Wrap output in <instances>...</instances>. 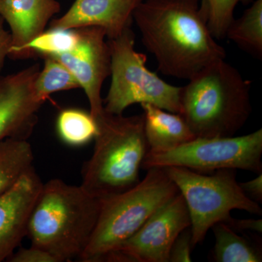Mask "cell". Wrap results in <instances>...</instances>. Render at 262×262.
<instances>
[{
	"label": "cell",
	"mask_w": 262,
	"mask_h": 262,
	"mask_svg": "<svg viewBox=\"0 0 262 262\" xmlns=\"http://www.w3.org/2000/svg\"><path fill=\"white\" fill-rule=\"evenodd\" d=\"M191 220L180 192L162 205L137 232L102 261L168 262L174 241Z\"/></svg>",
	"instance_id": "obj_9"
},
{
	"label": "cell",
	"mask_w": 262,
	"mask_h": 262,
	"mask_svg": "<svg viewBox=\"0 0 262 262\" xmlns=\"http://www.w3.org/2000/svg\"><path fill=\"white\" fill-rule=\"evenodd\" d=\"M43 184L32 168L0 194V262L7 261L27 235L31 215Z\"/></svg>",
	"instance_id": "obj_12"
},
{
	"label": "cell",
	"mask_w": 262,
	"mask_h": 262,
	"mask_svg": "<svg viewBox=\"0 0 262 262\" xmlns=\"http://www.w3.org/2000/svg\"><path fill=\"white\" fill-rule=\"evenodd\" d=\"M94 119L97 134L94 152L84 163L80 186L91 195L103 200L139 184L149 146L143 114L124 117L103 110Z\"/></svg>",
	"instance_id": "obj_4"
},
{
	"label": "cell",
	"mask_w": 262,
	"mask_h": 262,
	"mask_svg": "<svg viewBox=\"0 0 262 262\" xmlns=\"http://www.w3.org/2000/svg\"><path fill=\"white\" fill-rule=\"evenodd\" d=\"M5 20L0 15V73L4 67L5 59L9 55L12 46V36L5 29Z\"/></svg>",
	"instance_id": "obj_27"
},
{
	"label": "cell",
	"mask_w": 262,
	"mask_h": 262,
	"mask_svg": "<svg viewBox=\"0 0 262 262\" xmlns=\"http://www.w3.org/2000/svg\"><path fill=\"white\" fill-rule=\"evenodd\" d=\"M33 162L34 153L27 139H8L0 142V194L34 168Z\"/></svg>",
	"instance_id": "obj_17"
},
{
	"label": "cell",
	"mask_w": 262,
	"mask_h": 262,
	"mask_svg": "<svg viewBox=\"0 0 262 262\" xmlns=\"http://www.w3.org/2000/svg\"><path fill=\"white\" fill-rule=\"evenodd\" d=\"M215 242L211 253L215 262H261V250L246 236H241L228 225L219 222L212 227Z\"/></svg>",
	"instance_id": "obj_16"
},
{
	"label": "cell",
	"mask_w": 262,
	"mask_h": 262,
	"mask_svg": "<svg viewBox=\"0 0 262 262\" xmlns=\"http://www.w3.org/2000/svg\"><path fill=\"white\" fill-rule=\"evenodd\" d=\"M61 9L57 0H0V15L9 25L12 36L8 58L29 59L27 46L46 30Z\"/></svg>",
	"instance_id": "obj_14"
},
{
	"label": "cell",
	"mask_w": 262,
	"mask_h": 262,
	"mask_svg": "<svg viewBox=\"0 0 262 262\" xmlns=\"http://www.w3.org/2000/svg\"><path fill=\"white\" fill-rule=\"evenodd\" d=\"M101 200L60 179L43 184L27 230L32 246L57 262L79 259L94 232Z\"/></svg>",
	"instance_id": "obj_2"
},
{
	"label": "cell",
	"mask_w": 262,
	"mask_h": 262,
	"mask_svg": "<svg viewBox=\"0 0 262 262\" xmlns=\"http://www.w3.org/2000/svg\"><path fill=\"white\" fill-rule=\"evenodd\" d=\"M208 9V26L215 39L225 37L229 24L234 20V11L239 3L250 0H203Z\"/></svg>",
	"instance_id": "obj_22"
},
{
	"label": "cell",
	"mask_w": 262,
	"mask_h": 262,
	"mask_svg": "<svg viewBox=\"0 0 262 262\" xmlns=\"http://www.w3.org/2000/svg\"><path fill=\"white\" fill-rule=\"evenodd\" d=\"M77 29H51L45 30L27 46L29 58L61 54L72 51L77 46Z\"/></svg>",
	"instance_id": "obj_21"
},
{
	"label": "cell",
	"mask_w": 262,
	"mask_h": 262,
	"mask_svg": "<svg viewBox=\"0 0 262 262\" xmlns=\"http://www.w3.org/2000/svg\"><path fill=\"white\" fill-rule=\"evenodd\" d=\"M149 152L170 151L195 139L184 117L151 103H141Z\"/></svg>",
	"instance_id": "obj_15"
},
{
	"label": "cell",
	"mask_w": 262,
	"mask_h": 262,
	"mask_svg": "<svg viewBox=\"0 0 262 262\" xmlns=\"http://www.w3.org/2000/svg\"><path fill=\"white\" fill-rule=\"evenodd\" d=\"M262 130L241 136L195 138L182 145L160 153L148 151L141 168L177 166L202 173L221 169L262 172Z\"/></svg>",
	"instance_id": "obj_8"
},
{
	"label": "cell",
	"mask_w": 262,
	"mask_h": 262,
	"mask_svg": "<svg viewBox=\"0 0 262 262\" xmlns=\"http://www.w3.org/2000/svg\"><path fill=\"white\" fill-rule=\"evenodd\" d=\"M225 37L249 54L261 59L262 0H256L238 19L229 24Z\"/></svg>",
	"instance_id": "obj_18"
},
{
	"label": "cell",
	"mask_w": 262,
	"mask_h": 262,
	"mask_svg": "<svg viewBox=\"0 0 262 262\" xmlns=\"http://www.w3.org/2000/svg\"><path fill=\"white\" fill-rule=\"evenodd\" d=\"M42 58L44 67L39 71L34 84L36 94L41 101L45 102L53 93L81 89L78 81L65 66L51 57Z\"/></svg>",
	"instance_id": "obj_20"
},
{
	"label": "cell",
	"mask_w": 262,
	"mask_h": 262,
	"mask_svg": "<svg viewBox=\"0 0 262 262\" xmlns=\"http://www.w3.org/2000/svg\"><path fill=\"white\" fill-rule=\"evenodd\" d=\"M77 29L79 41L72 51L46 56L59 61L73 74L87 96L90 113L95 118L103 112L101 89L104 80L111 75L110 46L105 41L106 33L101 27Z\"/></svg>",
	"instance_id": "obj_10"
},
{
	"label": "cell",
	"mask_w": 262,
	"mask_h": 262,
	"mask_svg": "<svg viewBox=\"0 0 262 262\" xmlns=\"http://www.w3.org/2000/svg\"><path fill=\"white\" fill-rule=\"evenodd\" d=\"M135 187L101 200L97 222L79 260L102 262L142 227L165 202L179 192L163 168L148 169Z\"/></svg>",
	"instance_id": "obj_5"
},
{
	"label": "cell",
	"mask_w": 262,
	"mask_h": 262,
	"mask_svg": "<svg viewBox=\"0 0 262 262\" xmlns=\"http://www.w3.org/2000/svg\"><path fill=\"white\" fill-rule=\"evenodd\" d=\"M7 261L57 262L49 253L32 246L29 248H20L16 253H13Z\"/></svg>",
	"instance_id": "obj_24"
},
{
	"label": "cell",
	"mask_w": 262,
	"mask_h": 262,
	"mask_svg": "<svg viewBox=\"0 0 262 262\" xmlns=\"http://www.w3.org/2000/svg\"><path fill=\"white\" fill-rule=\"evenodd\" d=\"M56 127L60 139L72 146L85 145L97 134V125L91 113L77 108L61 111L57 119Z\"/></svg>",
	"instance_id": "obj_19"
},
{
	"label": "cell",
	"mask_w": 262,
	"mask_h": 262,
	"mask_svg": "<svg viewBox=\"0 0 262 262\" xmlns=\"http://www.w3.org/2000/svg\"><path fill=\"white\" fill-rule=\"evenodd\" d=\"M40 71L34 64L16 73L0 76V142L8 139H27L37 125L43 104L35 92Z\"/></svg>",
	"instance_id": "obj_11"
},
{
	"label": "cell",
	"mask_w": 262,
	"mask_h": 262,
	"mask_svg": "<svg viewBox=\"0 0 262 262\" xmlns=\"http://www.w3.org/2000/svg\"><path fill=\"white\" fill-rule=\"evenodd\" d=\"M133 18L164 75L189 80L226 58L225 48L210 30L203 0H142Z\"/></svg>",
	"instance_id": "obj_1"
},
{
	"label": "cell",
	"mask_w": 262,
	"mask_h": 262,
	"mask_svg": "<svg viewBox=\"0 0 262 262\" xmlns=\"http://www.w3.org/2000/svg\"><path fill=\"white\" fill-rule=\"evenodd\" d=\"M142 0H75L67 13L52 19L49 28H102L108 39L121 35L134 21V13Z\"/></svg>",
	"instance_id": "obj_13"
},
{
	"label": "cell",
	"mask_w": 262,
	"mask_h": 262,
	"mask_svg": "<svg viewBox=\"0 0 262 262\" xmlns=\"http://www.w3.org/2000/svg\"><path fill=\"white\" fill-rule=\"evenodd\" d=\"M223 223L228 225L231 229H233L237 233H246V232H252L258 234L262 233V220H238L230 216Z\"/></svg>",
	"instance_id": "obj_25"
},
{
	"label": "cell",
	"mask_w": 262,
	"mask_h": 262,
	"mask_svg": "<svg viewBox=\"0 0 262 262\" xmlns=\"http://www.w3.org/2000/svg\"><path fill=\"white\" fill-rule=\"evenodd\" d=\"M173 181L187 204L191 220L192 246L201 244L213 225L225 222L232 210L261 215L259 204L243 192L234 169H221L213 173H202L184 168H163Z\"/></svg>",
	"instance_id": "obj_6"
},
{
	"label": "cell",
	"mask_w": 262,
	"mask_h": 262,
	"mask_svg": "<svg viewBox=\"0 0 262 262\" xmlns=\"http://www.w3.org/2000/svg\"><path fill=\"white\" fill-rule=\"evenodd\" d=\"M107 42L112 82L103 100L106 113L121 115L130 105L147 103L180 115L182 87L168 84L146 68V56L134 48L135 34L131 27Z\"/></svg>",
	"instance_id": "obj_7"
},
{
	"label": "cell",
	"mask_w": 262,
	"mask_h": 262,
	"mask_svg": "<svg viewBox=\"0 0 262 262\" xmlns=\"http://www.w3.org/2000/svg\"><path fill=\"white\" fill-rule=\"evenodd\" d=\"M181 89L180 115L196 138L230 137L251 113V83L225 59L200 71Z\"/></svg>",
	"instance_id": "obj_3"
},
{
	"label": "cell",
	"mask_w": 262,
	"mask_h": 262,
	"mask_svg": "<svg viewBox=\"0 0 262 262\" xmlns=\"http://www.w3.org/2000/svg\"><path fill=\"white\" fill-rule=\"evenodd\" d=\"M192 246V232L190 227L184 229L174 241L170 253L168 262H191Z\"/></svg>",
	"instance_id": "obj_23"
},
{
	"label": "cell",
	"mask_w": 262,
	"mask_h": 262,
	"mask_svg": "<svg viewBox=\"0 0 262 262\" xmlns=\"http://www.w3.org/2000/svg\"><path fill=\"white\" fill-rule=\"evenodd\" d=\"M244 194L251 201L259 204L262 203V173L256 178L246 182H238Z\"/></svg>",
	"instance_id": "obj_26"
}]
</instances>
